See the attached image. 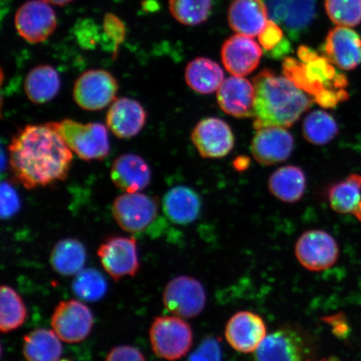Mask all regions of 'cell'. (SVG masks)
I'll return each instance as SVG.
<instances>
[{
    "label": "cell",
    "mask_w": 361,
    "mask_h": 361,
    "mask_svg": "<svg viewBox=\"0 0 361 361\" xmlns=\"http://www.w3.org/2000/svg\"><path fill=\"white\" fill-rule=\"evenodd\" d=\"M8 152L13 173L27 189L64 180L73 161V152L52 123L20 129L13 135Z\"/></svg>",
    "instance_id": "1"
},
{
    "label": "cell",
    "mask_w": 361,
    "mask_h": 361,
    "mask_svg": "<svg viewBox=\"0 0 361 361\" xmlns=\"http://www.w3.org/2000/svg\"><path fill=\"white\" fill-rule=\"evenodd\" d=\"M255 128H290L312 105L313 98L298 88L286 76L264 70L254 80Z\"/></svg>",
    "instance_id": "2"
},
{
    "label": "cell",
    "mask_w": 361,
    "mask_h": 361,
    "mask_svg": "<svg viewBox=\"0 0 361 361\" xmlns=\"http://www.w3.org/2000/svg\"><path fill=\"white\" fill-rule=\"evenodd\" d=\"M283 73L320 106L332 108L348 100L349 94L345 90L348 79L344 74L338 73L326 56H320L317 53L304 62L286 58Z\"/></svg>",
    "instance_id": "3"
},
{
    "label": "cell",
    "mask_w": 361,
    "mask_h": 361,
    "mask_svg": "<svg viewBox=\"0 0 361 361\" xmlns=\"http://www.w3.org/2000/svg\"><path fill=\"white\" fill-rule=\"evenodd\" d=\"M71 152L84 161H101L109 155V134L106 126L65 119L52 123Z\"/></svg>",
    "instance_id": "4"
},
{
    "label": "cell",
    "mask_w": 361,
    "mask_h": 361,
    "mask_svg": "<svg viewBox=\"0 0 361 361\" xmlns=\"http://www.w3.org/2000/svg\"><path fill=\"white\" fill-rule=\"evenodd\" d=\"M152 349L158 358L175 361L184 357L193 344L192 329L178 316H158L149 331Z\"/></svg>",
    "instance_id": "5"
},
{
    "label": "cell",
    "mask_w": 361,
    "mask_h": 361,
    "mask_svg": "<svg viewBox=\"0 0 361 361\" xmlns=\"http://www.w3.org/2000/svg\"><path fill=\"white\" fill-rule=\"evenodd\" d=\"M159 202L156 197L141 192L124 193L113 202L112 214L125 232L144 231L157 218Z\"/></svg>",
    "instance_id": "6"
},
{
    "label": "cell",
    "mask_w": 361,
    "mask_h": 361,
    "mask_svg": "<svg viewBox=\"0 0 361 361\" xmlns=\"http://www.w3.org/2000/svg\"><path fill=\"white\" fill-rule=\"evenodd\" d=\"M118 88V82L110 72L90 70L76 80L74 100L84 110L100 111L116 100Z\"/></svg>",
    "instance_id": "7"
},
{
    "label": "cell",
    "mask_w": 361,
    "mask_h": 361,
    "mask_svg": "<svg viewBox=\"0 0 361 361\" xmlns=\"http://www.w3.org/2000/svg\"><path fill=\"white\" fill-rule=\"evenodd\" d=\"M162 298L166 310L183 319L197 317L207 303V293L202 283L187 275L171 279Z\"/></svg>",
    "instance_id": "8"
},
{
    "label": "cell",
    "mask_w": 361,
    "mask_h": 361,
    "mask_svg": "<svg viewBox=\"0 0 361 361\" xmlns=\"http://www.w3.org/2000/svg\"><path fill=\"white\" fill-rule=\"evenodd\" d=\"M295 252L297 260L305 269L320 272L335 265L340 255V248L331 234L323 230L313 229L298 238Z\"/></svg>",
    "instance_id": "9"
},
{
    "label": "cell",
    "mask_w": 361,
    "mask_h": 361,
    "mask_svg": "<svg viewBox=\"0 0 361 361\" xmlns=\"http://www.w3.org/2000/svg\"><path fill=\"white\" fill-rule=\"evenodd\" d=\"M97 255L104 269L116 282L135 276L141 268L134 237L108 238L99 247Z\"/></svg>",
    "instance_id": "10"
},
{
    "label": "cell",
    "mask_w": 361,
    "mask_h": 361,
    "mask_svg": "<svg viewBox=\"0 0 361 361\" xmlns=\"http://www.w3.org/2000/svg\"><path fill=\"white\" fill-rule=\"evenodd\" d=\"M51 324L61 341L75 344L89 336L92 331L94 317L92 311L82 302L65 300L56 307Z\"/></svg>",
    "instance_id": "11"
},
{
    "label": "cell",
    "mask_w": 361,
    "mask_h": 361,
    "mask_svg": "<svg viewBox=\"0 0 361 361\" xmlns=\"http://www.w3.org/2000/svg\"><path fill=\"white\" fill-rule=\"evenodd\" d=\"M15 22L18 33L31 44L47 40L57 26L55 11L42 0H30L23 4L16 13Z\"/></svg>",
    "instance_id": "12"
},
{
    "label": "cell",
    "mask_w": 361,
    "mask_h": 361,
    "mask_svg": "<svg viewBox=\"0 0 361 361\" xmlns=\"http://www.w3.org/2000/svg\"><path fill=\"white\" fill-rule=\"evenodd\" d=\"M266 336L267 328L264 319L251 311H239L226 324V340L240 353L255 352Z\"/></svg>",
    "instance_id": "13"
},
{
    "label": "cell",
    "mask_w": 361,
    "mask_h": 361,
    "mask_svg": "<svg viewBox=\"0 0 361 361\" xmlns=\"http://www.w3.org/2000/svg\"><path fill=\"white\" fill-rule=\"evenodd\" d=\"M193 145L205 158L227 156L234 147V135L229 125L222 119L209 117L198 123L192 135Z\"/></svg>",
    "instance_id": "14"
},
{
    "label": "cell",
    "mask_w": 361,
    "mask_h": 361,
    "mask_svg": "<svg viewBox=\"0 0 361 361\" xmlns=\"http://www.w3.org/2000/svg\"><path fill=\"white\" fill-rule=\"evenodd\" d=\"M295 148V138L286 128L266 126L257 129L251 152L259 164L270 166L288 159Z\"/></svg>",
    "instance_id": "15"
},
{
    "label": "cell",
    "mask_w": 361,
    "mask_h": 361,
    "mask_svg": "<svg viewBox=\"0 0 361 361\" xmlns=\"http://www.w3.org/2000/svg\"><path fill=\"white\" fill-rule=\"evenodd\" d=\"M263 51L255 40L243 35L231 36L221 51L223 64L230 74L245 78L259 66Z\"/></svg>",
    "instance_id": "16"
},
{
    "label": "cell",
    "mask_w": 361,
    "mask_h": 361,
    "mask_svg": "<svg viewBox=\"0 0 361 361\" xmlns=\"http://www.w3.org/2000/svg\"><path fill=\"white\" fill-rule=\"evenodd\" d=\"M255 96L254 83L235 75L224 80L216 92L221 109L236 118L254 117Z\"/></svg>",
    "instance_id": "17"
},
{
    "label": "cell",
    "mask_w": 361,
    "mask_h": 361,
    "mask_svg": "<svg viewBox=\"0 0 361 361\" xmlns=\"http://www.w3.org/2000/svg\"><path fill=\"white\" fill-rule=\"evenodd\" d=\"M324 52L334 66L354 70L361 65V37L348 27H335L326 36Z\"/></svg>",
    "instance_id": "18"
},
{
    "label": "cell",
    "mask_w": 361,
    "mask_h": 361,
    "mask_svg": "<svg viewBox=\"0 0 361 361\" xmlns=\"http://www.w3.org/2000/svg\"><path fill=\"white\" fill-rule=\"evenodd\" d=\"M147 123L142 104L128 97L116 98L106 115V126L116 137L129 139L141 133Z\"/></svg>",
    "instance_id": "19"
},
{
    "label": "cell",
    "mask_w": 361,
    "mask_h": 361,
    "mask_svg": "<svg viewBox=\"0 0 361 361\" xmlns=\"http://www.w3.org/2000/svg\"><path fill=\"white\" fill-rule=\"evenodd\" d=\"M303 338L291 329H281L269 334L255 351V361H303Z\"/></svg>",
    "instance_id": "20"
},
{
    "label": "cell",
    "mask_w": 361,
    "mask_h": 361,
    "mask_svg": "<svg viewBox=\"0 0 361 361\" xmlns=\"http://www.w3.org/2000/svg\"><path fill=\"white\" fill-rule=\"evenodd\" d=\"M111 178L115 186L125 193L141 192L150 184L152 171L142 157L126 153L113 162Z\"/></svg>",
    "instance_id": "21"
},
{
    "label": "cell",
    "mask_w": 361,
    "mask_h": 361,
    "mask_svg": "<svg viewBox=\"0 0 361 361\" xmlns=\"http://www.w3.org/2000/svg\"><path fill=\"white\" fill-rule=\"evenodd\" d=\"M228 20L234 32L254 38L265 28L269 16L263 0H233Z\"/></svg>",
    "instance_id": "22"
},
{
    "label": "cell",
    "mask_w": 361,
    "mask_h": 361,
    "mask_svg": "<svg viewBox=\"0 0 361 361\" xmlns=\"http://www.w3.org/2000/svg\"><path fill=\"white\" fill-rule=\"evenodd\" d=\"M162 207L171 222L187 225L193 223L200 216L202 201L198 193L191 188L178 186L166 193Z\"/></svg>",
    "instance_id": "23"
},
{
    "label": "cell",
    "mask_w": 361,
    "mask_h": 361,
    "mask_svg": "<svg viewBox=\"0 0 361 361\" xmlns=\"http://www.w3.org/2000/svg\"><path fill=\"white\" fill-rule=\"evenodd\" d=\"M185 79L189 87L202 94L218 92L225 80L224 71L218 63L205 57H198L188 63Z\"/></svg>",
    "instance_id": "24"
},
{
    "label": "cell",
    "mask_w": 361,
    "mask_h": 361,
    "mask_svg": "<svg viewBox=\"0 0 361 361\" xmlns=\"http://www.w3.org/2000/svg\"><path fill=\"white\" fill-rule=\"evenodd\" d=\"M269 192L284 202L293 203L303 197L306 189V177L299 166H286L270 176Z\"/></svg>",
    "instance_id": "25"
},
{
    "label": "cell",
    "mask_w": 361,
    "mask_h": 361,
    "mask_svg": "<svg viewBox=\"0 0 361 361\" xmlns=\"http://www.w3.org/2000/svg\"><path fill=\"white\" fill-rule=\"evenodd\" d=\"M87 250L78 239L68 238L58 241L53 247L49 263L59 274L73 276L83 269Z\"/></svg>",
    "instance_id": "26"
},
{
    "label": "cell",
    "mask_w": 361,
    "mask_h": 361,
    "mask_svg": "<svg viewBox=\"0 0 361 361\" xmlns=\"http://www.w3.org/2000/svg\"><path fill=\"white\" fill-rule=\"evenodd\" d=\"M61 81L55 68L42 65L29 72L25 81V90L30 101L44 104L53 100L60 92Z\"/></svg>",
    "instance_id": "27"
},
{
    "label": "cell",
    "mask_w": 361,
    "mask_h": 361,
    "mask_svg": "<svg viewBox=\"0 0 361 361\" xmlns=\"http://www.w3.org/2000/svg\"><path fill=\"white\" fill-rule=\"evenodd\" d=\"M61 341L53 329H34L24 337L23 355L27 361H58L63 351Z\"/></svg>",
    "instance_id": "28"
},
{
    "label": "cell",
    "mask_w": 361,
    "mask_h": 361,
    "mask_svg": "<svg viewBox=\"0 0 361 361\" xmlns=\"http://www.w3.org/2000/svg\"><path fill=\"white\" fill-rule=\"evenodd\" d=\"M331 209L341 214H354L361 205V175L351 174L329 188Z\"/></svg>",
    "instance_id": "29"
},
{
    "label": "cell",
    "mask_w": 361,
    "mask_h": 361,
    "mask_svg": "<svg viewBox=\"0 0 361 361\" xmlns=\"http://www.w3.org/2000/svg\"><path fill=\"white\" fill-rule=\"evenodd\" d=\"M26 305L21 296L8 286L0 288V329L8 333L19 329L26 322Z\"/></svg>",
    "instance_id": "30"
},
{
    "label": "cell",
    "mask_w": 361,
    "mask_h": 361,
    "mask_svg": "<svg viewBox=\"0 0 361 361\" xmlns=\"http://www.w3.org/2000/svg\"><path fill=\"white\" fill-rule=\"evenodd\" d=\"M338 133L336 121L328 112L316 110L305 116L302 133L307 142L316 146L326 145Z\"/></svg>",
    "instance_id": "31"
},
{
    "label": "cell",
    "mask_w": 361,
    "mask_h": 361,
    "mask_svg": "<svg viewBox=\"0 0 361 361\" xmlns=\"http://www.w3.org/2000/svg\"><path fill=\"white\" fill-rule=\"evenodd\" d=\"M316 13V0H288L284 30L293 39L300 38L301 34L312 24Z\"/></svg>",
    "instance_id": "32"
},
{
    "label": "cell",
    "mask_w": 361,
    "mask_h": 361,
    "mask_svg": "<svg viewBox=\"0 0 361 361\" xmlns=\"http://www.w3.org/2000/svg\"><path fill=\"white\" fill-rule=\"evenodd\" d=\"M72 290L79 299L87 302L101 300L107 292V282L100 271L83 269L75 275Z\"/></svg>",
    "instance_id": "33"
},
{
    "label": "cell",
    "mask_w": 361,
    "mask_h": 361,
    "mask_svg": "<svg viewBox=\"0 0 361 361\" xmlns=\"http://www.w3.org/2000/svg\"><path fill=\"white\" fill-rule=\"evenodd\" d=\"M212 0H169V10L180 24L197 25L205 22L210 16Z\"/></svg>",
    "instance_id": "34"
},
{
    "label": "cell",
    "mask_w": 361,
    "mask_h": 361,
    "mask_svg": "<svg viewBox=\"0 0 361 361\" xmlns=\"http://www.w3.org/2000/svg\"><path fill=\"white\" fill-rule=\"evenodd\" d=\"M327 15L338 26L355 27L361 22V0H326Z\"/></svg>",
    "instance_id": "35"
},
{
    "label": "cell",
    "mask_w": 361,
    "mask_h": 361,
    "mask_svg": "<svg viewBox=\"0 0 361 361\" xmlns=\"http://www.w3.org/2000/svg\"><path fill=\"white\" fill-rule=\"evenodd\" d=\"M101 40H108V47L116 54L117 49L126 38V30L123 20L114 13H108L104 17Z\"/></svg>",
    "instance_id": "36"
},
{
    "label": "cell",
    "mask_w": 361,
    "mask_h": 361,
    "mask_svg": "<svg viewBox=\"0 0 361 361\" xmlns=\"http://www.w3.org/2000/svg\"><path fill=\"white\" fill-rule=\"evenodd\" d=\"M188 361H223L222 347L218 338L213 336L204 338Z\"/></svg>",
    "instance_id": "37"
},
{
    "label": "cell",
    "mask_w": 361,
    "mask_h": 361,
    "mask_svg": "<svg viewBox=\"0 0 361 361\" xmlns=\"http://www.w3.org/2000/svg\"><path fill=\"white\" fill-rule=\"evenodd\" d=\"M284 39L283 31L277 23L269 20L265 28L259 35L261 47L266 53L272 51Z\"/></svg>",
    "instance_id": "38"
},
{
    "label": "cell",
    "mask_w": 361,
    "mask_h": 361,
    "mask_svg": "<svg viewBox=\"0 0 361 361\" xmlns=\"http://www.w3.org/2000/svg\"><path fill=\"white\" fill-rule=\"evenodd\" d=\"M20 202L19 197L10 184L2 183L1 188V215L3 219H10L19 211Z\"/></svg>",
    "instance_id": "39"
},
{
    "label": "cell",
    "mask_w": 361,
    "mask_h": 361,
    "mask_svg": "<svg viewBox=\"0 0 361 361\" xmlns=\"http://www.w3.org/2000/svg\"><path fill=\"white\" fill-rule=\"evenodd\" d=\"M97 27L92 20L80 21L75 28V35L79 42L84 47H94L101 40L102 35H99Z\"/></svg>",
    "instance_id": "40"
},
{
    "label": "cell",
    "mask_w": 361,
    "mask_h": 361,
    "mask_svg": "<svg viewBox=\"0 0 361 361\" xmlns=\"http://www.w3.org/2000/svg\"><path fill=\"white\" fill-rule=\"evenodd\" d=\"M106 361H147L141 351L134 346L120 345L113 348Z\"/></svg>",
    "instance_id": "41"
},
{
    "label": "cell",
    "mask_w": 361,
    "mask_h": 361,
    "mask_svg": "<svg viewBox=\"0 0 361 361\" xmlns=\"http://www.w3.org/2000/svg\"><path fill=\"white\" fill-rule=\"evenodd\" d=\"M267 8L269 19L279 25L286 21L288 11V0H263Z\"/></svg>",
    "instance_id": "42"
},
{
    "label": "cell",
    "mask_w": 361,
    "mask_h": 361,
    "mask_svg": "<svg viewBox=\"0 0 361 361\" xmlns=\"http://www.w3.org/2000/svg\"><path fill=\"white\" fill-rule=\"evenodd\" d=\"M327 320L331 324L333 331L336 336L343 337V335H345L348 331V326H347L345 320L342 319V316H333V317L328 318Z\"/></svg>",
    "instance_id": "43"
},
{
    "label": "cell",
    "mask_w": 361,
    "mask_h": 361,
    "mask_svg": "<svg viewBox=\"0 0 361 361\" xmlns=\"http://www.w3.org/2000/svg\"><path fill=\"white\" fill-rule=\"evenodd\" d=\"M290 49L291 47L290 42H288L287 39L284 38L281 44L278 45V47L273 49L272 51H270L267 54L270 57L274 59H281L287 55V54L290 53Z\"/></svg>",
    "instance_id": "44"
},
{
    "label": "cell",
    "mask_w": 361,
    "mask_h": 361,
    "mask_svg": "<svg viewBox=\"0 0 361 361\" xmlns=\"http://www.w3.org/2000/svg\"><path fill=\"white\" fill-rule=\"evenodd\" d=\"M42 1L51 4V6H64L73 0H42Z\"/></svg>",
    "instance_id": "45"
},
{
    "label": "cell",
    "mask_w": 361,
    "mask_h": 361,
    "mask_svg": "<svg viewBox=\"0 0 361 361\" xmlns=\"http://www.w3.org/2000/svg\"><path fill=\"white\" fill-rule=\"evenodd\" d=\"M235 166L236 169L240 171L245 169L247 166V158H245V159H243V157H239V159L235 161Z\"/></svg>",
    "instance_id": "46"
},
{
    "label": "cell",
    "mask_w": 361,
    "mask_h": 361,
    "mask_svg": "<svg viewBox=\"0 0 361 361\" xmlns=\"http://www.w3.org/2000/svg\"><path fill=\"white\" fill-rule=\"evenodd\" d=\"M353 215L361 222V205L358 207L357 210L355 212Z\"/></svg>",
    "instance_id": "47"
},
{
    "label": "cell",
    "mask_w": 361,
    "mask_h": 361,
    "mask_svg": "<svg viewBox=\"0 0 361 361\" xmlns=\"http://www.w3.org/2000/svg\"><path fill=\"white\" fill-rule=\"evenodd\" d=\"M58 361H71V360H58Z\"/></svg>",
    "instance_id": "48"
},
{
    "label": "cell",
    "mask_w": 361,
    "mask_h": 361,
    "mask_svg": "<svg viewBox=\"0 0 361 361\" xmlns=\"http://www.w3.org/2000/svg\"><path fill=\"white\" fill-rule=\"evenodd\" d=\"M307 361H310V360H307ZM319 361H329V360H320Z\"/></svg>",
    "instance_id": "49"
}]
</instances>
